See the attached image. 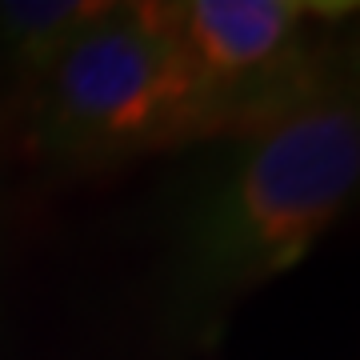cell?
Segmentation results:
<instances>
[{
	"label": "cell",
	"instance_id": "obj_4",
	"mask_svg": "<svg viewBox=\"0 0 360 360\" xmlns=\"http://www.w3.org/2000/svg\"><path fill=\"white\" fill-rule=\"evenodd\" d=\"M112 4L104 0H0V65L25 101L60 52Z\"/></svg>",
	"mask_w": 360,
	"mask_h": 360
},
{
	"label": "cell",
	"instance_id": "obj_1",
	"mask_svg": "<svg viewBox=\"0 0 360 360\" xmlns=\"http://www.w3.org/2000/svg\"><path fill=\"white\" fill-rule=\"evenodd\" d=\"M360 112L352 80L284 120L217 144L184 188L172 229V281L184 309L212 312L312 252L352 200Z\"/></svg>",
	"mask_w": 360,
	"mask_h": 360
},
{
	"label": "cell",
	"instance_id": "obj_2",
	"mask_svg": "<svg viewBox=\"0 0 360 360\" xmlns=\"http://www.w3.org/2000/svg\"><path fill=\"white\" fill-rule=\"evenodd\" d=\"M25 124L40 160L65 172H108L208 144V108L176 40V4H112L25 96Z\"/></svg>",
	"mask_w": 360,
	"mask_h": 360
},
{
	"label": "cell",
	"instance_id": "obj_3",
	"mask_svg": "<svg viewBox=\"0 0 360 360\" xmlns=\"http://www.w3.org/2000/svg\"><path fill=\"white\" fill-rule=\"evenodd\" d=\"M340 4L309 0H188L176 4V40L208 108L212 141H240L296 112L345 80L333 44L316 37Z\"/></svg>",
	"mask_w": 360,
	"mask_h": 360
}]
</instances>
